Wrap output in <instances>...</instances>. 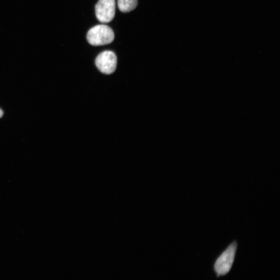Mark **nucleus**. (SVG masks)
<instances>
[{"mask_svg": "<svg viewBox=\"0 0 280 280\" xmlns=\"http://www.w3.org/2000/svg\"><path fill=\"white\" fill-rule=\"evenodd\" d=\"M238 246L237 241H232L215 260L213 269L217 278L225 277L230 272L235 262Z\"/></svg>", "mask_w": 280, "mask_h": 280, "instance_id": "f257e3e1", "label": "nucleus"}, {"mask_svg": "<svg viewBox=\"0 0 280 280\" xmlns=\"http://www.w3.org/2000/svg\"><path fill=\"white\" fill-rule=\"evenodd\" d=\"M117 4L121 12L128 13L136 8L138 0H117Z\"/></svg>", "mask_w": 280, "mask_h": 280, "instance_id": "39448f33", "label": "nucleus"}, {"mask_svg": "<svg viewBox=\"0 0 280 280\" xmlns=\"http://www.w3.org/2000/svg\"><path fill=\"white\" fill-rule=\"evenodd\" d=\"M114 33L112 28L105 25H99L91 28L87 34V39L93 46L105 45L114 40Z\"/></svg>", "mask_w": 280, "mask_h": 280, "instance_id": "f03ea898", "label": "nucleus"}, {"mask_svg": "<svg viewBox=\"0 0 280 280\" xmlns=\"http://www.w3.org/2000/svg\"><path fill=\"white\" fill-rule=\"evenodd\" d=\"M3 115V111L1 110V109H0V118H1Z\"/></svg>", "mask_w": 280, "mask_h": 280, "instance_id": "423d86ee", "label": "nucleus"}, {"mask_svg": "<svg viewBox=\"0 0 280 280\" xmlns=\"http://www.w3.org/2000/svg\"><path fill=\"white\" fill-rule=\"evenodd\" d=\"M115 0H99L95 6L98 20L102 23H108L113 20L115 14Z\"/></svg>", "mask_w": 280, "mask_h": 280, "instance_id": "20e7f679", "label": "nucleus"}, {"mask_svg": "<svg viewBox=\"0 0 280 280\" xmlns=\"http://www.w3.org/2000/svg\"><path fill=\"white\" fill-rule=\"evenodd\" d=\"M117 58L116 54L112 51L100 53L96 59L95 63L99 70L105 74L114 72L117 67Z\"/></svg>", "mask_w": 280, "mask_h": 280, "instance_id": "7ed1b4c3", "label": "nucleus"}]
</instances>
